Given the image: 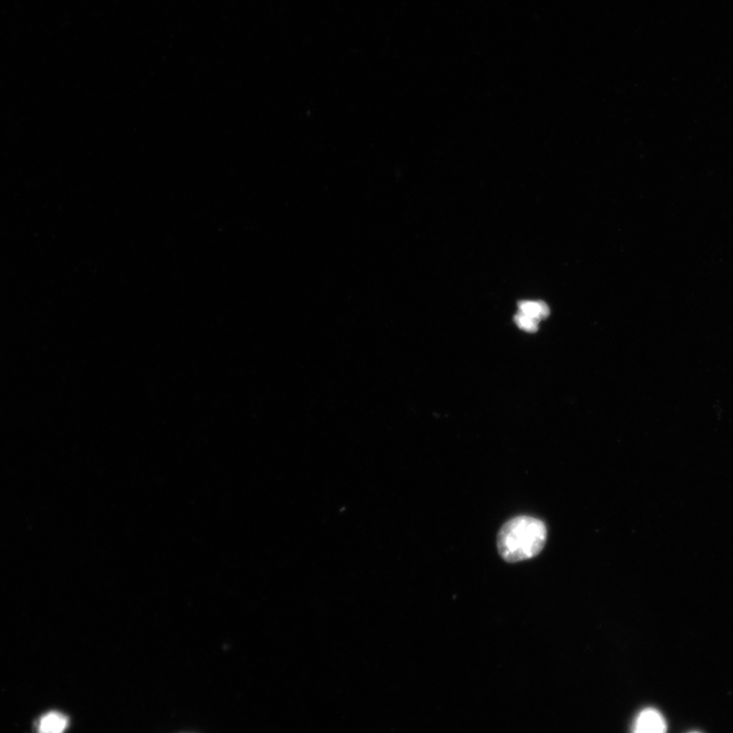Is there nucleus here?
I'll return each mask as SVG.
<instances>
[{
  "instance_id": "nucleus-1",
  "label": "nucleus",
  "mask_w": 733,
  "mask_h": 733,
  "mask_svg": "<svg viewBox=\"0 0 733 733\" xmlns=\"http://www.w3.org/2000/svg\"><path fill=\"white\" fill-rule=\"evenodd\" d=\"M546 540L547 528L542 521L521 516L502 526L497 537V548L505 561L513 563L537 556Z\"/></svg>"
},
{
  "instance_id": "nucleus-2",
  "label": "nucleus",
  "mask_w": 733,
  "mask_h": 733,
  "mask_svg": "<svg viewBox=\"0 0 733 733\" xmlns=\"http://www.w3.org/2000/svg\"><path fill=\"white\" fill-rule=\"evenodd\" d=\"M632 733H667V723L658 710L647 708L636 717Z\"/></svg>"
},
{
  "instance_id": "nucleus-3",
  "label": "nucleus",
  "mask_w": 733,
  "mask_h": 733,
  "mask_svg": "<svg viewBox=\"0 0 733 733\" xmlns=\"http://www.w3.org/2000/svg\"><path fill=\"white\" fill-rule=\"evenodd\" d=\"M68 725L67 716L59 712H50L40 720L38 733H64Z\"/></svg>"
},
{
  "instance_id": "nucleus-4",
  "label": "nucleus",
  "mask_w": 733,
  "mask_h": 733,
  "mask_svg": "<svg viewBox=\"0 0 733 733\" xmlns=\"http://www.w3.org/2000/svg\"><path fill=\"white\" fill-rule=\"evenodd\" d=\"M520 313L528 315L537 320L545 319L549 316V307L544 302H521L519 304Z\"/></svg>"
},
{
  "instance_id": "nucleus-5",
  "label": "nucleus",
  "mask_w": 733,
  "mask_h": 733,
  "mask_svg": "<svg viewBox=\"0 0 733 733\" xmlns=\"http://www.w3.org/2000/svg\"><path fill=\"white\" fill-rule=\"evenodd\" d=\"M515 322L521 329L525 331L536 332L538 330L539 320L523 313H519L515 316Z\"/></svg>"
},
{
  "instance_id": "nucleus-6",
  "label": "nucleus",
  "mask_w": 733,
  "mask_h": 733,
  "mask_svg": "<svg viewBox=\"0 0 733 733\" xmlns=\"http://www.w3.org/2000/svg\"><path fill=\"white\" fill-rule=\"evenodd\" d=\"M694 733H698V732H694Z\"/></svg>"
}]
</instances>
